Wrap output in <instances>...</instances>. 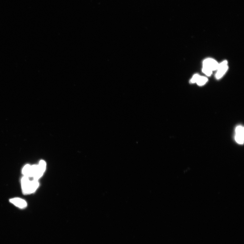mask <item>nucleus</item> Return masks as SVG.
Instances as JSON below:
<instances>
[{
	"instance_id": "nucleus-11",
	"label": "nucleus",
	"mask_w": 244,
	"mask_h": 244,
	"mask_svg": "<svg viewBox=\"0 0 244 244\" xmlns=\"http://www.w3.org/2000/svg\"><path fill=\"white\" fill-rule=\"evenodd\" d=\"M200 75H199L198 74H195L193 76L192 79L190 80V82L192 83H196L199 77V76H200Z\"/></svg>"
},
{
	"instance_id": "nucleus-2",
	"label": "nucleus",
	"mask_w": 244,
	"mask_h": 244,
	"mask_svg": "<svg viewBox=\"0 0 244 244\" xmlns=\"http://www.w3.org/2000/svg\"><path fill=\"white\" fill-rule=\"evenodd\" d=\"M227 64V62L226 60L224 61L220 64H219L217 72L216 74V77L217 79H220L225 74L228 69Z\"/></svg>"
},
{
	"instance_id": "nucleus-7",
	"label": "nucleus",
	"mask_w": 244,
	"mask_h": 244,
	"mask_svg": "<svg viewBox=\"0 0 244 244\" xmlns=\"http://www.w3.org/2000/svg\"><path fill=\"white\" fill-rule=\"evenodd\" d=\"M39 184L38 180H34L31 181L28 194L34 192L38 187Z\"/></svg>"
},
{
	"instance_id": "nucleus-10",
	"label": "nucleus",
	"mask_w": 244,
	"mask_h": 244,
	"mask_svg": "<svg viewBox=\"0 0 244 244\" xmlns=\"http://www.w3.org/2000/svg\"><path fill=\"white\" fill-rule=\"evenodd\" d=\"M202 72L204 73L207 76H210L212 74V71L210 69L205 67H203L202 69Z\"/></svg>"
},
{
	"instance_id": "nucleus-8",
	"label": "nucleus",
	"mask_w": 244,
	"mask_h": 244,
	"mask_svg": "<svg viewBox=\"0 0 244 244\" xmlns=\"http://www.w3.org/2000/svg\"><path fill=\"white\" fill-rule=\"evenodd\" d=\"M31 166L29 165H27L24 166L22 170V173L24 176L30 177Z\"/></svg>"
},
{
	"instance_id": "nucleus-9",
	"label": "nucleus",
	"mask_w": 244,
	"mask_h": 244,
	"mask_svg": "<svg viewBox=\"0 0 244 244\" xmlns=\"http://www.w3.org/2000/svg\"><path fill=\"white\" fill-rule=\"evenodd\" d=\"M208 81V79L205 77L200 76L197 81L196 83L199 86L204 85Z\"/></svg>"
},
{
	"instance_id": "nucleus-6",
	"label": "nucleus",
	"mask_w": 244,
	"mask_h": 244,
	"mask_svg": "<svg viewBox=\"0 0 244 244\" xmlns=\"http://www.w3.org/2000/svg\"><path fill=\"white\" fill-rule=\"evenodd\" d=\"M10 201L12 204L21 209L25 208L27 205L25 201L20 198H16L10 199Z\"/></svg>"
},
{
	"instance_id": "nucleus-3",
	"label": "nucleus",
	"mask_w": 244,
	"mask_h": 244,
	"mask_svg": "<svg viewBox=\"0 0 244 244\" xmlns=\"http://www.w3.org/2000/svg\"><path fill=\"white\" fill-rule=\"evenodd\" d=\"M203 67L208 68L213 71L217 70L219 64L216 61L211 58H207L203 62Z\"/></svg>"
},
{
	"instance_id": "nucleus-4",
	"label": "nucleus",
	"mask_w": 244,
	"mask_h": 244,
	"mask_svg": "<svg viewBox=\"0 0 244 244\" xmlns=\"http://www.w3.org/2000/svg\"><path fill=\"white\" fill-rule=\"evenodd\" d=\"M46 163L44 160H40L39 164L38 165V169L37 172L33 177L34 180H38L41 177L46 168Z\"/></svg>"
},
{
	"instance_id": "nucleus-1",
	"label": "nucleus",
	"mask_w": 244,
	"mask_h": 244,
	"mask_svg": "<svg viewBox=\"0 0 244 244\" xmlns=\"http://www.w3.org/2000/svg\"><path fill=\"white\" fill-rule=\"evenodd\" d=\"M235 140L237 143L243 144L244 140V129L243 127L239 125L236 128Z\"/></svg>"
},
{
	"instance_id": "nucleus-5",
	"label": "nucleus",
	"mask_w": 244,
	"mask_h": 244,
	"mask_svg": "<svg viewBox=\"0 0 244 244\" xmlns=\"http://www.w3.org/2000/svg\"><path fill=\"white\" fill-rule=\"evenodd\" d=\"M22 186L23 192L24 194H28L31 181L28 177L24 176L22 179Z\"/></svg>"
}]
</instances>
